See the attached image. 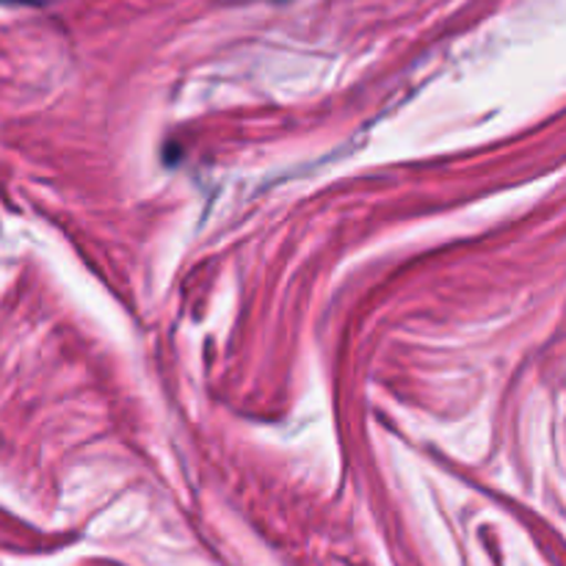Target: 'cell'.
<instances>
[{"label":"cell","mask_w":566,"mask_h":566,"mask_svg":"<svg viewBox=\"0 0 566 566\" xmlns=\"http://www.w3.org/2000/svg\"><path fill=\"white\" fill-rule=\"evenodd\" d=\"M0 3H14V6H48L53 0H0Z\"/></svg>","instance_id":"obj_1"}]
</instances>
